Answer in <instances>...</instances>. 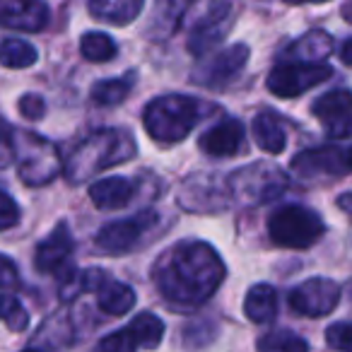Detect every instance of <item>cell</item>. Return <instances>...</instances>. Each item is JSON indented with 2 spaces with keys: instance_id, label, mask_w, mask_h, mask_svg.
<instances>
[{
  "instance_id": "obj_1",
  "label": "cell",
  "mask_w": 352,
  "mask_h": 352,
  "mask_svg": "<svg viewBox=\"0 0 352 352\" xmlns=\"http://www.w3.org/2000/svg\"><path fill=\"white\" fill-rule=\"evenodd\" d=\"M152 278L166 302L191 309L215 294L225 280V263L206 241H182L157 261Z\"/></svg>"
},
{
  "instance_id": "obj_2",
  "label": "cell",
  "mask_w": 352,
  "mask_h": 352,
  "mask_svg": "<svg viewBox=\"0 0 352 352\" xmlns=\"http://www.w3.org/2000/svg\"><path fill=\"white\" fill-rule=\"evenodd\" d=\"M135 152V140L126 131L104 128V131L92 133L85 142H80V147H75V152L63 164L65 179L70 184L87 182L89 176L99 174V171L109 169V166L133 160Z\"/></svg>"
},
{
  "instance_id": "obj_3",
  "label": "cell",
  "mask_w": 352,
  "mask_h": 352,
  "mask_svg": "<svg viewBox=\"0 0 352 352\" xmlns=\"http://www.w3.org/2000/svg\"><path fill=\"white\" fill-rule=\"evenodd\" d=\"M145 131L157 142H179L196 128L198 123V104L184 94H166V97L152 99L142 113Z\"/></svg>"
},
{
  "instance_id": "obj_4",
  "label": "cell",
  "mask_w": 352,
  "mask_h": 352,
  "mask_svg": "<svg viewBox=\"0 0 352 352\" xmlns=\"http://www.w3.org/2000/svg\"><path fill=\"white\" fill-rule=\"evenodd\" d=\"M326 232L323 220L314 210L302 206H287L268 217V234L273 244L285 249H309Z\"/></svg>"
},
{
  "instance_id": "obj_5",
  "label": "cell",
  "mask_w": 352,
  "mask_h": 352,
  "mask_svg": "<svg viewBox=\"0 0 352 352\" xmlns=\"http://www.w3.org/2000/svg\"><path fill=\"white\" fill-rule=\"evenodd\" d=\"M15 155L20 157V179L30 186H44L54 182L63 169L56 145L36 133L15 135Z\"/></svg>"
},
{
  "instance_id": "obj_6",
  "label": "cell",
  "mask_w": 352,
  "mask_h": 352,
  "mask_svg": "<svg viewBox=\"0 0 352 352\" xmlns=\"http://www.w3.org/2000/svg\"><path fill=\"white\" fill-rule=\"evenodd\" d=\"M285 176L280 174L278 166L270 164H251L239 171H232L227 179V188L234 196V201L246 203V206H258L278 198L285 188Z\"/></svg>"
},
{
  "instance_id": "obj_7",
  "label": "cell",
  "mask_w": 352,
  "mask_h": 352,
  "mask_svg": "<svg viewBox=\"0 0 352 352\" xmlns=\"http://www.w3.org/2000/svg\"><path fill=\"white\" fill-rule=\"evenodd\" d=\"M333 78L331 65H309V63H280L270 70L268 75V89L280 99H292L304 94L307 89L326 82Z\"/></svg>"
},
{
  "instance_id": "obj_8",
  "label": "cell",
  "mask_w": 352,
  "mask_h": 352,
  "mask_svg": "<svg viewBox=\"0 0 352 352\" xmlns=\"http://www.w3.org/2000/svg\"><path fill=\"white\" fill-rule=\"evenodd\" d=\"M164 338V323L155 314H140L123 331H116L99 342L102 352H138V347L155 350Z\"/></svg>"
},
{
  "instance_id": "obj_9",
  "label": "cell",
  "mask_w": 352,
  "mask_h": 352,
  "mask_svg": "<svg viewBox=\"0 0 352 352\" xmlns=\"http://www.w3.org/2000/svg\"><path fill=\"white\" fill-rule=\"evenodd\" d=\"M232 27V6L230 3H217L210 6L203 17H198V22L193 25L191 34H188V51L196 58L208 56L217 44H222V39L227 36Z\"/></svg>"
},
{
  "instance_id": "obj_10",
  "label": "cell",
  "mask_w": 352,
  "mask_h": 352,
  "mask_svg": "<svg viewBox=\"0 0 352 352\" xmlns=\"http://www.w3.org/2000/svg\"><path fill=\"white\" fill-rule=\"evenodd\" d=\"M340 302V287L328 278H311L289 292V307L302 316H326Z\"/></svg>"
},
{
  "instance_id": "obj_11",
  "label": "cell",
  "mask_w": 352,
  "mask_h": 352,
  "mask_svg": "<svg viewBox=\"0 0 352 352\" xmlns=\"http://www.w3.org/2000/svg\"><path fill=\"white\" fill-rule=\"evenodd\" d=\"M155 222H157V212H152V210L138 212L135 217L104 225L94 241H97V246L104 254H126L128 249H133V246L138 244V239H140Z\"/></svg>"
},
{
  "instance_id": "obj_12",
  "label": "cell",
  "mask_w": 352,
  "mask_h": 352,
  "mask_svg": "<svg viewBox=\"0 0 352 352\" xmlns=\"http://www.w3.org/2000/svg\"><path fill=\"white\" fill-rule=\"evenodd\" d=\"M246 60H249V46L234 44L208 60L203 68H198L193 73V82L203 85L208 89H222L244 70Z\"/></svg>"
},
{
  "instance_id": "obj_13",
  "label": "cell",
  "mask_w": 352,
  "mask_h": 352,
  "mask_svg": "<svg viewBox=\"0 0 352 352\" xmlns=\"http://www.w3.org/2000/svg\"><path fill=\"white\" fill-rule=\"evenodd\" d=\"M314 116L326 126L331 138L352 135V92L333 89L314 102Z\"/></svg>"
},
{
  "instance_id": "obj_14",
  "label": "cell",
  "mask_w": 352,
  "mask_h": 352,
  "mask_svg": "<svg viewBox=\"0 0 352 352\" xmlns=\"http://www.w3.org/2000/svg\"><path fill=\"white\" fill-rule=\"evenodd\" d=\"M182 206L188 210H222L230 206L227 179L191 176L182 188Z\"/></svg>"
},
{
  "instance_id": "obj_15",
  "label": "cell",
  "mask_w": 352,
  "mask_h": 352,
  "mask_svg": "<svg viewBox=\"0 0 352 352\" xmlns=\"http://www.w3.org/2000/svg\"><path fill=\"white\" fill-rule=\"evenodd\" d=\"M292 171L302 179H316V176H342L347 171L345 152L336 147H316L304 150L292 160Z\"/></svg>"
},
{
  "instance_id": "obj_16",
  "label": "cell",
  "mask_w": 352,
  "mask_h": 352,
  "mask_svg": "<svg viewBox=\"0 0 352 352\" xmlns=\"http://www.w3.org/2000/svg\"><path fill=\"white\" fill-rule=\"evenodd\" d=\"M49 25V6L36 0H0V27L41 32Z\"/></svg>"
},
{
  "instance_id": "obj_17",
  "label": "cell",
  "mask_w": 352,
  "mask_h": 352,
  "mask_svg": "<svg viewBox=\"0 0 352 352\" xmlns=\"http://www.w3.org/2000/svg\"><path fill=\"white\" fill-rule=\"evenodd\" d=\"M198 147L210 157L236 155V152L244 150V126L236 118H225L217 126H212L210 131L203 133Z\"/></svg>"
},
{
  "instance_id": "obj_18",
  "label": "cell",
  "mask_w": 352,
  "mask_h": 352,
  "mask_svg": "<svg viewBox=\"0 0 352 352\" xmlns=\"http://www.w3.org/2000/svg\"><path fill=\"white\" fill-rule=\"evenodd\" d=\"M73 249H75V241L68 225H58L49 234V239L41 241L39 249H36L34 254L36 270L39 273H56V270H60L68 263L70 256H73Z\"/></svg>"
},
{
  "instance_id": "obj_19",
  "label": "cell",
  "mask_w": 352,
  "mask_h": 352,
  "mask_svg": "<svg viewBox=\"0 0 352 352\" xmlns=\"http://www.w3.org/2000/svg\"><path fill=\"white\" fill-rule=\"evenodd\" d=\"M135 196V184L126 176H109V179H99L89 188V198L99 210H118L126 208Z\"/></svg>"
},
{
  "instance_id": "obj_20",
  "label": "cell",
  "mask_w": 352,
  "mask_h": 352,
  "mask_svg": "<svg viewBox=\"0 0 352 352\" xmlns=\"http://www.w3.org/2000/svg\"><path fill=\"white\" fill-rule=\"evenodd\" d=\"M331 51H333V36L326 34L323 30L309 32L297 44L289 46V56L297 58L294 63H309V65H321V60L328 58Z\"/></svg>"
},
{
  "instance_id": "obj_21",
  "label": "cell",
  "mask_w": 352,
  "mask_h": 352,
  "mask_svg": "<svg viewBox=\"0 0 352 352\" xmlns=\"http://www.w3.org/2000/svg\"><path fill=\"white\" fill-rule=\"evenodd\" d=\"M254 140L261 150L270 152V155H280L287 145V135L275 113H261L254 118Z\"/></svg>"
},
{
  "instance_id": "obj_22",
  "label": "cell",
  "mask_w": 352,
  "mask_h": 352,
  "mask_svg": "<svg viewBox=\"0 0 352 352\" xmlns=\"http://www.w3.org/2000/svg\"><path fill=\"white\" fill-rule=\"evenodd\" d=\"M142 10L140 0H92L89 12L109 25H131Z\"/></svg>"
},
{
  "instance_id": "obj_23",
  "label": "cell",
  "mask_w": 352,
  "mask_h": 352,
  "mask_svg": "<svg viewBox=\"0 0 352 352\" xmlns=\"http://www.w3.org/2000/svg\"><path fill=\"white\" fill-rule=\"evenodd\" d=\"M278 311V294L270 285L261 283L249 289L244 299V314L254 323H268Z\"/></svg>"
},
{
  "instance_id": "obj_24",
  "label": "cell",
  "mask_w": 352,
  "mask_h": 352,
  "mask_svg": "<svg viewBox=\"0 0 352 352\" xmlns=\"http://www.w3.org/2000/svg\"><path fill=\"white\" fill-rule=\"evenodd\" d=\"M133 85H135V75L128 73L123 78H111V80H102V82H94L89 89V97L94 104L99 107H116L123 99L131 94Z\"/></svg>"
},
{
  "instance_id": "obj_25",
  "label": "cell",
  "mask_w": 352,
  "mask_h": 352,
  "mask_svg": "<svg viewBox=\"0 0 352 352\" xmlns=\"http://www.w3.org/2000/svg\"><path fill=\"white\" fill-rule=\"evenodd\" d=\"M97 304L104 314L121 316L128 309H133V304H135V292H133L126 283H113V280H109V283L99 289Z\"/></svg>"
},
{
  "instance_id": "obj_26",
  "label": "cell",
  "mask_w": 352,
  "mask_h": 352,
  "mask_svg": "<svg viewBox=\"0 0 352 352\" xmlns=\"http://www.w3.org/2000/svg\"><path fill=\"white\" fill-rule=\"evenodd\" d=\"M39 54L30 41L22 39H6L0 44V65L6 68H30L36 63Z\"/></svg>"
},
{
  "instance_id": "obj_27",
  "label": "cell",
  "mask_w": 352,
  "mask_h": 352,
  "mask_svg": "<svg viewBox=\"0 0 352 352\" xmlns=\"http://www.w3.org/2000/svg\"><path fill=\"white\" fill-rule=\"evenodd\" d=\"M80 51H82L85 58L92 60V63H107V60H111L113 56L118 54V46H116V41L109 34H104V32H87V34L80 39Z\"/></svg>"
},
{
  "instance_id": "obj_28",
  "label": "cell",
  "mask_w": 352,
  "mask_h": 352,
  "mask_svg": "<svg viewBox=\"0 0 352 352\" xmlns=\"http://www.w3.org/2000/svg\"><path fill=\"white\" fill-rule=\"evenodd\" d=\"M258 352H309V345L297 333L280 328V331H270L261 338Z\"/></svg>"
},
{
  "instance_id": "obj_29",
  "label": "cell",
  "mask_w": 352,
  "mask_h": 352,
  "mask_svg": "<svg viewBox=\"0 0 352 352\" xmlns=\"http://www.w3.org/2000/svg\"><path fill=\"white\" fill-rule=\"evenodd\" d=\"M0 321H6V326L10 328V331L20 333V331H25L27 323H30V314H27V309L22 307L15 297L0 294Z\"/></svg>"
},
{
  "instance_id": "obj_30",
  "label": "cell",
  "mask_w": 352,
  "mask_h": 352,
  "mask_svg": "<svg viewBox=\"0 0 352 352\" xmlns=\"http://www.w3.org/2000/svg\"><path fill=\"white\" fill-rule=\"evenodd\" d=\"M68 283L73 285L78 292H97L109 283V275L102 268H87L78 275H68Z\"/></svg>"
},
{
  "instance_id": "obj_31",
  "label": "cell",
  "mask_w": 352,
  "mask_h": 352,
  "mask_svg": "<svg viewBox=\"0 0 352 352\" xmlns=\"http://www.w3.org/2000/svg\"><path fill=\"white\" fill-rule=\"evenodd\" d=\"M326 342L340 352H352V323H333L326 331Z\"/></svg>"
},
{
  "instance_id": "obj_32",
  "label": "cell",
  "mask_w": 352,
  "mask_h": 352,
  "mask_svg": "<svg viewBox=\"0 0 352 352\" xmlns=\"http://www.w3.org/2000/svg\"><path fill=\"white\" fill-rule=\"evenodd\" d=\"M17 222H20V208H17V203L8 193L0 191V232L10 230Z\"/></svg>"
},
{
  "instance_id": "obj_33",
  "label": "cell",
  "mask_w": 352,
  "mask_h": 352,
  "mask_svg": "<svg viewBox=\"0 0 352 352\" xmlns=\"http://www.w3.org/2000/svg\"><path fill=\"white\" fill-rule=\"evenodd\" d=\"M15 160V135L6 121H0V169H6Z\"/></svg>"
},
{
  "instance_id": "obj_34",
  "label": "cell",
  "mask_w": 352,
  "mask_h": 352,
  "mask_svg": "<svg viewBox=\"0 0 352 352\" xmlns=\"http://www.w3.org/2000/svg\"><path fill=\"white\" fill-rule=\"evenodd\" d=\"M20 285V273H17V265L12 263V258L0 254V287H17Z\"/></svg>"
},
{
  "instance_id": "obj_35",
  "label": "cell",
  "mask_w": 352,
  "mask_h": 352,
  "mask_svg": "<svg viewBox=\"0 0 352 352\" xmlns=\"http://www.w3.org/2000/svg\"><path fill=\"white\" fill-rule=\"evenodd\" d=\"M20 111L25 113L27 118L36 121V118L44 116L46 104H44V99H41L39 94H25V97L20 99Z\"/></svg>"
},
{
  "instance_id": "obj_36",
  "label": "cell",
  "mask_w": 352,
  "mask_h": 352,
  "mask_svg": "<svg viewBox=\"0 0 352 352\" xmlns=\"http://www.w3.org/2000/svg\"><path fill=\"white\" fill-rule=\"evenodd\" d=\"M340 58L345 65H352V36L350 39H345V44L340 46Z\"/></svg>"
},
{
  "instance_id": "obj_37",
  "label": "cell",
  "mask_w": 352,
  "mask_h": 352,
  "mask_svg": "<svg viewBox=\"0 0 352 352\" xmlns=\"http://www.w3.org/2000/svg\"><path fill=\"white\" fill-rule=\"evenodd\" d=\"M338 208H340V210H345L347 215H352V191L342 193V196L338 198Z\"/></svg>"
},
{
  "instance_id": "obj_38",
  "label": "cell",
  "mask_w": 352,
  "mask_h": 352,
  "mask_svg": "<svg viewBox=\"0 0 352 352\" xmlns=\"http://www.w3.org/2000/svg\"><path fill=\"white\" fill-rule=\"evenodd\" d=\"M342 15H345V20H347V22H352V3L342 6Z\"/></svg>"
},
{
  "instance_id": "obj_39",
  "label": "cell",
  "mask_w": 352,
  "mask_h": 352,
  "mask_svg": "<svg viewBox=\"0 0 352 352\" xmlns=\"http://www.w3.org/2000/svg\"><path fill=\"white\" fill-rule=\"evenodd\" d=\"M345 166H347V169L352 171V147H350V150L345 152Z\"/></svg>"
},
{
  "instance_id": "obj_40",
  "label": "cell",
  "mask_w": 352,
  "mask_h": 352,
  "mask_svg": "<svg viewBox=\"0 0 352 352\" xmlns=\"http://www.w3.org/2000/svg\"><path fill=\"white\" fill-rule=\"evenodd\" d=\"M25 352H36V350H25Z\"/></svg>"
}]
</instances>
